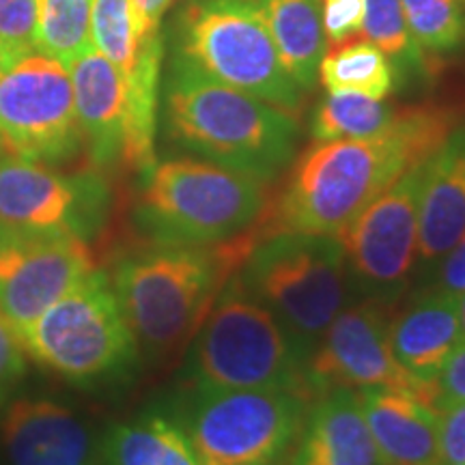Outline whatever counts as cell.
<instances>
[{
	"instance_id": "obj_1",
	"label": "cell",
	"mask_w": 465,
	"mask_h": 465,
	"mask_svg": "<svg viewBox=\"0 0 465 465\" xmlns=\"http://www.w3.org/2000/svg\"><path fill=\"white\" fill-rule=\"evenodd\" d=\"M457 125L450 110H399L386 132L315 143L289 174L276 218L281 231L339 237L401 174L429 160Z\"/></svg>"
},
{
	"instance_id": "obj_2",
	"label": "cell",
	"mask_w": 465,
	"mask_h": 465,
	"mask_svg": "<svg viewBox=\"0 0 465 465\" xmlns=\"http://www.w3.org/2000/svg\"><path fill=\"white\" fill-rule=\"evenodd\" d=\"M164 125L182 149L261 183L293 162L300 134L287 110L216 83L179 56L166 75Z\"/></svg>"
},
{
	"instance_id": "obj_3",
	"label": "cell",
	"mask_w": 465,
	"mask_h": 465,
	"mask_svg": "<svg viewBox=\"0 0 465 465\" xmlns=\"http://www.w3.org/2000/svg\"><path fill=\"white\" fill-rule=\"evenodd\" d=\"M242 237L231 248L151 240L116 261L110 284L138 349L162 358L199 332L231 270L252 248L243 250Z\"/></svg>"
},
{
	"instance_id": "obj_4",
	"label": "cell",
	"mask_w": 465,
	"mask_h": 465,
	"mask_svg": "<svg viewBox=\"0 0 465 465\" xmlns=\"http://www.w3.org/2000/svg\"><path fill=\"white\" fill-rule=\"evenodd\" d=\"M263 207L257 179L207 160L168 158L143 173L134 218L153 242L218 246L243 235Z\"/></svg>"
},
{
	"instance_id": "obj_5",
	"label": "cell",
	"mask_w": 465,
	"mask_h": 465,
	"mask_svg": "<svg viewBox=\"0 0 465 465\" xmlns=\"http://www.w3.org/2000/svg\"><path fill=\"white\" fill-rule=\"evenodd\" d=\"M237 278L281 322L306 362L349 295L342 243L330 235L281 231L248 250Z\"/></svg>"
},
{
	"instance_id": "obj_6",
	"label": "cell",
	"mask_w": 465,
	"mask_h": 465,
	"mask_svg": "<svg viewBox=\"0 0 465 465\" xmlns=\"http://www.w3.org/2000/svg\"><path fill=\"white\" fill-rule=\"evenodd\" d=\"M188 369L194 386L272 388L308 399L306 358L237 276L223 284L196 332Z\"/></svg>"
},
{
	"instance_id": "obj_7",
	"label": "cell",
	"mask_w": 465,
	"mask_h": 465,
	"mask_svg": "<svg viewBox=\"0 0 465 465\" xmlns=\"http://www.w3.org/2000/svg\"><path fill=\"white\" fill-rule=\"evenodd\" d=\"M174 56L291 114L304 102V91L281 63L257 0H185L174 17Z\"/></svg>"
},
{
	"instance_id": "obj_8",
	"label": "cell",
	"mask_w": 465,
	"mask_h": 465,
	"mask_svg": "<svg viewBox=\"0 0 465 465\" xmlns=\"http://www.w3.org/2000/svg\"><path fill=\"white\" fill-rule=\"evenodd\" d=\"M20 341L28 358L74 383L106 381L138 356L110 276L100 270L56 300Z\"/></svg>"
},
{
	"instance_id": "obj_9",
	"label": "cell",
	"mask_w": 465,
	"mask_h": 465,
	"mask_svg": "<svg viewBox=\"0 0 465 465\" xmlns=\"http://www.w3.org/2000/svg\"><path fill=\"white\" fill-rule=\"evenodd\" d=\"M304 416L298 392L194 386L177 420L203 465H276L293 449Z\"/></svg>"
},
{
	"instance_id": "obj_10",
	"label": "cell",
	"mask_w": 465,
	"mask_h": 465,
	"mask_svg": "<svg viewBox=\"0 0 465 465\" xmlns=\"http://www.w3.org/2000/svg\"><path fill=\"white\" fill-rule=\"evenodd\" d=\"M83 147L63 63L31 50L0 67V158L58 166Z\"/></svg>"
},
{
	"instance_id": "obj_11",
	"label": "cell",
	"mask_w": 465,
	"mask_h": 465,
	"mask_svg": "<svg viewBox=\"0 0 465 465\" xmlns=\"http://www.w3.org/2000/svg\"><path fill=\"white\" fill-rule=\"evenodd\" d=\"M424 160L394 182L341 232L349 287L364 302L392 306L410 287L418 261V207Z\"/></svg>"
},
{
	"instance_id": "obj_12",
	"label": "cell",
	"mask_w": 465,
	"mask_h": 465,
	"mask_svg": "<svg viewBox=\"0 0 465 465\" xmlns=\"http://www.w3.org/2000/svg\"><path fill=\"white\" fill-rule=\"evenodd\" d=\"M383 306L360 302L342 308L306 362V392L319 397L339 388H392L435 405V386L418 381L397 362Z\"/></svg>"
},
{
	"instance_id": "obj_13",
	"label": "cell",
	"mask_w": 465,
	"mask_h": 465,
	"mask_svg": "<svg viewBox=\"0 0 465 465\" xmlns=\"http://www.w3.org/2000/svg\"><path fill=\"white\" fill-rule=\"evenodd\" d=\"M95 270L89 242L0 224V315L17 336Z\"/></svg>"
},
{
	"instance_id": "obj_14",
	"label": "cell",
	"mask_w": 465,
	"mask_h": 465,
	"mask_svg": "<svg viewBox=\"0 0 465 465\" xmlns=\"http://www.w3.org/2000/svg\"><path fill=\"white\" fill-rule=\"evenodd\" d=\"M108 199L95 173L67 174L42 162L0 158V224L89 242L106 223Z\"/></svg>"
},
{
	"instance_id": "obj_15",
	"label": "cell",
	"mask_w": 465,
	"mask_h": 465,
	"mask_svg": "<svg viewBox=\"0 0 465 465\" xmlns=\"http://www.w3.org/2000/svg\"><path fill=\"white\" fill-rule=\"evenodd\" d=\"M102 435L72 405L15 399L0 416V465H100Z\"/></svg>"
},
{
	"instance_id": "obj_16",
	"label": "cell",
	"mask_w": 465,
	"mask_h": 465,
	"mask_svg": "<svg viewBox=\"0 0 465 465\" xmlns=\"http://www.w3.org/2000/svg\"><path fill=\"white\" fill-rule=\"evenodd\" d=\"M465 231V124H457L429 158L418 207V261L431 276Z\"/></svg>"
},
{
	"instance_id": "obj_17",
	"label": "cell",
	"mask_w": 465,
	"mask_h": 465,
	"mask_svg": "<svg viewBox=\"0 0 465 465\" xmlns=\"http://www.w3.org/2000/svg\"><path fill=\"white\" fill-rule=\"evenodd\" d=\"M356 397L381 465H440L433 403L392 388H360Z\"/></svg>"
},
{
	"instance_id": "obj_18",
	"label": "cell",
	"mask_w": 465,
	"mask_h": 465,
	"mask_svg": "<svg viewBox=\"0 0 465 465\" xmlns=\"http://www.w3.org/2000/svg\"><path fill=\"white\" fill-rule=\"evenodd\" d=\"M83 144L95 166L124 160L125 89L113 63L91 48L67 67Z\"/></svg>"
},
{
	"instance_id": "obj_19",
	"label": "cell",
	"mask_w": 465,
	"mask_h": 465,
	"mask_svg": "<svg viewBox=\"0 0 465 465\" xmlns=\"http://www.w3.org/2000/svg\"><path fill=\"white\" fill-rule=\"evenodd\" d=\"M291 465H381L353 391L319 394L306 411Z\"/></svg>"
},
{
	"instance_id": "obj_20",
	"label": "cell",
	"mask_w": 465,
	"mask_h": 465,
	"mask_svg": "<svg viewBox=\"0 0 465 465\" xmlns=\"http://www.w3.org/2000/svg\"><path fill=\"white\" fill-rule=\"evenodd\" d=\"M397 362L418 381L435 386L446 360L463 341L457 295L429 289L388 328Z\"/></svg>"
},
{
	"instance_id": "obj_21",
	"label": "cell",
	"mask_w": 465,
	"mask_h": 465,
	"mask_svg": "<svg viewBox=\"0 0 465 465\" xmlns=\"http://www.w3.org/2000/svg\"><path fill=\"white\" fill-rule=\"evenodd\" d=\"M281 63L293 83L308 93L317 83L328 52L322 0H257Z\"/></svg>"
},
{
	"instance_id": "obj_22",
	"label": "cell",
	"mask_w": 465,
	"mask_h": 465,
	"mask_svg": "<svg viewBox=\"0 0 465 465\" xmlns=\"http://www.w3.org/2000/svg\"><path fill=\"white\" fill-rule=\"evenodd\" d=\"M100 465H203L183 424L162 411L114 424L102 435Z\"/></svg>"
},
{
	"instance_id": "obj_23",
	"label": "cell",
	"mask_w": 465,
	"mask_h": 465,
	"mask_svg": "<svg viewBox=\"0 0 465 465\" xmlns=\"http://www.w3.org/2000/svg\"><path fill=\"white\" fill-rule=\"evenodd\" d=\"M317 78L328 93H358L373 100H386L397 84L391 58L369 39L345 42L325 52Z\"/></svg>"
},
{
	"instance_id": "obj_24",
	"label": "cell",
	"mask_w": 465,
	"mask_h": 465,
	"mask_svg": "<svg viewBox=\"0 0 465 465\" xmlns=\"http://www.w3.org/2000/svg\"><path fill=\"white\" fill-rule=\"evenodd\" d=\"M399 110L386 100L358 93H328L317 104L311 119V134L317 143L371 138L394 124Z\"/></svg>"
},
{
	"instance_id": "obj_25",
	"label": "cell",
	"mask_w": 465,
	"mask_h": 465,
	"mask_svg": "<svg viewBox=\"0 0 465 465\" xmlns=\"http://www.w3.org/2000/svg\"><path fill=\"white\" fill-rule=\"evenodd\" d=\"M95 0H37L35 50L69 67L93 48Z\"/></svg>"
},
{
	"instance_id": "obj_26",
	"label": "cell",
	"mask_w": 465,
	"mask_h": 465,
	"mask_svg": "<svg viewBox=\"0 0 465 465\" xmlns=\"http://www.w3.org/2000/svg\"><path fill=\"white\" fill-rule=\"evenodd\" d=\"M138 28L130 0H95L93 3V48L113 63L121 78L136 65L149 37Z\"/></svg>"
},
{
	"instance_id": "obj_27",
	"label": "cell",
	"mask_w": 465,
	"mask_h": 465,
	"mask_svg": "<svg viewBox=\"0 0 465 465\" xmlns=\"http://www.w3.org/2000/svg\"><path fill=\"white\" fill-rule=\"evenodd\" d=\"M411 37L422 54L465 48V0H401Z\"/></svg>"
},
{
	"instance_id": "obj_28",
	"label": "cell",
	"mask_w": 465,
	"mask_h": 465,
	"mask_svg": "<svg viewBox=\"0 0 465 465\" xmlns=\"http://www.w3.org/2000/svg\"><path fill=\"white\" fill-rule=\"evenodd\" d=\"M362 33L391 58L394 72L422 65L424 54L411 37L401 0H366Z\"/></svg>"
},
{
	"instance_id": "obj_29",
	"label": "cell",
	"mask_w": 465,
	"mask_h": 465,
	"mask_svg": "<svg viewBox=\"0 0 465 465\" xmlns=\"http://www.w3.org/2000/svg\"><path fill=\"white\" fill-rule=\"evenodd\" d=\"M37 0H0V67L35 50Z\"/></svg>"
},
{
	"instance_id": "obj_30",
	"label": "cell",
	"mask_w": 465,
	"mask_h": 465,
	"mask_svg": "<svg viewBox=\"0 0 465 465\" xmlns=\"http://www.w3.org/2000/svg\"><path fill=\"white\" fill-rule=\"evenodd\" d=\"M440 465H465V401H438Z\"/></svg>"
},
{
	"instance_id": "obj_31",
	"label": "cell",
	"mask_w": 465,
	"mask_h": 465,
	"mask_svg": "<svg viewBox=\"0 0 465 465\" xmlns=\"http://www.w3.org/2000/svg\"><path fill=\"white\" fill-rule=\"evenodd\" d=\"M323 31L330 45L351 42L362 33L366 0H322Z\"/></svg>"
},
{
	"instance_id": "obj_32",
	"label": "cell",
	"mask_w": 465,
	"mask_h": 465,
	"mask_svg": "<svg viewBox=\"0 0 465 465\" xmlns=\"http://www.w3.org/2000/svg\"><path fill=\"white\" fill-rule=\"evenodd\" d=\"M28 371V353L25 351L20 336L11 323L0 315V403H5L25 380Z\"/></svg>"
},
{
	"instance_id": "obj_33",
	"label": "cell",
	"mask_w": 465,
	"mask_h": 465,
	"mask_svg": "<svg viewBox=\"0 0 465 465\" xmlns=\"http://www.w3.org/2000/svg\"><path fill=\"white\" fill-rule=\"evenodd\" d=\"M431 278L433 282L429 289L444 291L450 295L465 293V231L435 267Z\"/></svg>"
},
{
	"instance_id": "obj_34",
	"label": "cell",
	"mask_w": 465,
	"mask_h": 465,
	"mask_svg": "<svg viewBox=\"0 0 465 465\" xmlns=\"http://www.w3.org/2000/svg\"><path fill=\"white\" fill-rule=\"evenodd\" d=\"M435 391H438V401H465V339L446 360L435 381Z\"/></svg>"
},
{
	"instance_id": "obj_35",
	"label": "cell",
	"mask_w": 465,
	"mask_h": 465,
	"mask_svg": "<svg viewBox=\"0 0 465 465\" xmlns=\"http://www.w3.org/2000/svg\"><path fill=\"white\" fill-rule=\"evenodd\" d=\"M130 3L143 33H162V20L174 0H130Z\"/></svg>"
},
{
	"instance_id": "obj_36",
	"label": "cell",
	"mask_w": 465,
	"mask_h": 465,
	"mask_svg": "<svg viewBox=\"0 0 465 465\" xmlns=\"http://www.w3.org/2000/svg\"><path fill=\"white\" fill-rule=\"evenodd\" d=\"M457 300H459V319H461V332L465 339V293L457 295Z\"/></svg>"
}]
</instances>
